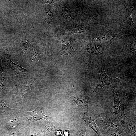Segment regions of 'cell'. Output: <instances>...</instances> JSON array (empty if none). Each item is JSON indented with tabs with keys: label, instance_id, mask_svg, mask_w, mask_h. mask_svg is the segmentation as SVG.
<instances>
[{
	"label": "cell",
	"instance_id": "1",
	"mask_svg": "<svg viewBox=\"0 0 136 136\" xmlns=\"http://www.w3.org/2000/svg\"><path fill=\"white\" fill-rule=\"evenodd\" d=\"M99 72V77L97 84L96 87L92 90V91L97 92H98L104 86L109 85L112 86L113 83L116 80L112 78L106 74L104 69L103 64H98L97 66Z\"/></svg>",
	"mask_w": 136,
	"mask_h": 136
},
{
	"label": "cell",
	"instance_id": "2",
	"mask_svg": "<svg viewBox=\"0 0 136 136\" xmlns=\"http://www.w3.org/2000/svg\"><path fill=\"white\" fill-rule=\"evenodd\" d=\"M124 114L120 113L117 114V119L120 123L123 131L127 134L136 136L135 123H134L127 118Z\"/></svg>",
	"mask_w": 136,
	"mask_h": 136
},
{
	"label": "cell",
	"instance_id": "3",
	"mask_svg": "<svg viewBox=\"0 0 136 136\" xmlns=\"http://www.w3.org/2000/svg\"><path fill=\"white\" fill-rule=\"evenodd\" d=\"M104 124L109 126L116 129L125 134H127L123 131L119 120L110 117H104L102 119Z\"/></svg>",
	"mask_w": 136,
	"mask_h": 136
},
{
	"label": "cell",
	"instance_id": "4",
	"mask_svg": "<svg viewBox=\"0 0 136 136\" xmlns=\"http://www.w3.org/2000/svg\"><path fill=\"white\" fill-rule=\"evenodd\" d=\"M81 117L85 123L91 127L98 136H103L99 128L95 123L94 119L92 116L84 114Z\"/></svg>",
	"mask_w": 136,
	"mask_h": 136
},
{
	"label": "cell",
	"instance_id": "5",
	"mask_svg": "<svg viewBox=\"0 0 136 136\" xmlns=\"http://www.w3.org/2000/svg\"><path fill=\"white\" fill-rule=\"evenodd\" d=\"M25 117L27 119L28 124H29L41 119H44V114L42 112V110L39 114L38 113H37V109L32 111L26 112Z\"/></svg>",
	"mask_w": 136,
	"mask_h": 136
},
{
	"label": "cell",
	"instance_id": "6",
	"mask_svg": "<svg viewBox=\"0 0 136 136\" xmlns=\"http://www.w3.org/2000/svg\"><path fill=\"white\" fill-rule=\"evenodd\" d=\"M72 41L71 39L68 37L62 40L61 53L62 55H68L74 51V49L72 46Z\"/></svg>",
	"mask_w": 136,
	"mask_h": 136
},
{
	"label": "cell",
	"instance_id": "7",
	"mask_svg": "<svg viewBox=\"0 0 136 136\" xmlns=\"http://www.w3.org/2000/svg\"><path fill=\"white\" fill-rule=\"evenodd\" d=\"M100 129H99L103 136H124L126 135L119 131L109 126L102 127Z\"/></svg>",
	"mask_w": 136,
	"mask_h": 136
},
{
	"label": "cell",
	"instance_id": "8",
	"mask_svg": "<svg viewBox=\"0 0 136 136\" xmlns=\"http://www.w3.org/2000/svg\"><path fill=\"white\" fill-rule=\"evenodd\" d=\"M114 98L113 110L114 113L118 114L120 112H124V105L121 103L120 101L118 93L113 92Z\"/></svg>",
	"mask_w": 136,
	"mask_h": 136
},
{
	"label": "cell",
	"instance_id": "9",
	"mask_svg": "<svg viewBox=\"0 0 136 136\" xmlns=\"http://www.w3.org/2000/svg\"><path fill=\"white\" fill-rule=\"evenodd\" d=\"M36 79L33 76L22 86L21 93L22 98H25L29 94L31 86Z\"/></svg>",
	"mask_w": 136,
	"mask_h": 136
},
{
	"label": "cell",
	"instance_id": "10",
	"mask_svg": "<svg viewBox=\"0 0 136 136\" xmlns=\"http://www.w3.org/2000/svg\"><path fill=\"white\" fill-rule=\"evenodd\" d=\"M8 63L11 69L13 70L14 72L17 74L22 73H26L28 72V71L20 66L13 62L11 60L9 54V53L7 55Z\"/></svg>",
	"mask_w": 136,
	"mask_h": 136
},
{
	"label": "cell",
	"instance_id": "11",
	"mask_svg": "<svg viewBox=\"0 0 136 136\" xmlns=\"http://www.w3.org/2000/svg\"><path fill=\"white\" fill-rule=\"evenodd\" d=\"M85 27L84 26H81L75 27L74 28L66 29L64 31L62 32L61 34L65 36L71 35L74 33H82Z\"/></svg>",
	"mask_w": 136,
	"mask_h": 136
},
{
	"label": "cell",
	"instance_id": "12",
	"mask_svg": "<svg viewBox=\"0 0 136 136\" xmlns=\"http://www.w3.org/2000/svg\"><path fill=\"white\" fill-rule=\"evenodd\" d=\"M74 103L78 106L88 107L89 105L94 103V102L84 99L81 96H74Z\"/></svg>",
	"mask_w": 136,
	"mask_h": 136
},
{
	"label": "cell",
	"instance_id": "13",
	"mask_svg": "<svg viewBox=\"0 0 136 136\" xmlns=\"http://www.w3.org/2000/svg\"><path fill=\"white\" fill-rule=\"evenodd\" d=\"M133 9L128 8L126 9V17L127 24L135 28L136 26L133 22L131 18V13Z\"/></svg>",
	"mask_w": 136,
	"mask_h": 136
},
{
	"label": "cell",
	"instance_id": "14",
	"mask_svg": "<svg viewBox=\"0 0 136 136\" xmlns=\"http://www.w3.org/2000/svg\"><path fill=\"white\" fill-rule=\"evenodd\" d=\"M20 46L25 54L30 53L33 50L32 46L30 43H22L20 45Z\"/></svg>",
	"mask_w": 136,
	"mask_h": 136
},
{
	"label": "cell",
	"instance_id": "15",
	"mask_svg": "<svg viewBox=\"0 0 136 136\" xmlns=\"http://www.w3.org/2000/svg\"><path fill=\"white\" fill-rule=\"evenodd\" d=\"M0 110L4 112L8 111L17 110L8 107L5 103L2 101L0 97Z\"/></svg>",
	"mask_w": 136,
	"mask_h": 136
},
{
	"label": "cell",
	"instance_id": "16",
	"mask_svg": "<svg viewBox=\"0 0 136 136\" xmlns=\"http://www.w3.org/2000/svg\"><path fill=\"white\" fill-rule=\"evenodd\" d=\"M46 17L49 24L51 23L53 18V14L51 11L49 10L46 9L45 12Z\"/></svg>",
	"mask_w": 136,
	"mask_h": 136
},
{
	"label": "cell",
	"instance_id": "17",
	"mask_svg": "<svg viewBox=\"0 0 136 136\" xmlns=\"http://www.w3.org/2000/svg\"><path fill=\"white\" fill-rule=\"evenodd\" d=\"M9 124L11 128H15L18 126L19 122L16 119L11 118L9 120Z\"/></svg>",
	"mask_w": 136,
	"mask_h": 136
},
{
	"label": "cell",
	"instance_id": "18",
	"mask_svg": "<svg viewBox=\"0 0 136 136\" xmlns=\"http://www.w3.org/2000/svg\"><path fill=\"white\" fill-rule=\"evenodd\" d=\"M78 136H88V135L87 132L82 131L80 132Z\"/></svg>",
	"mask_w": 136,
	"mask_h": 136
},
{
	"label": "cell",
	"instance_id": "19",
	"mask_svg": "<svg viewBox=\"0 0 136 136\" xmlns=\"http://www.w3.org/2000/svg\"><path fill=\"white\" fill-rule=\"evenodd\" d=\"M19 132L17 131L14 132L9 134L8 136H18Z\"/></svg>",
	"mask_w": 136,
	"mask_h": 136
},
{
	"label": "cell",
	"instance_id": "20",
	"mask_svg": "<svg viewBox=\"0 0 136 136\" xmlns=\"http://www.w3.org/2000/svg\"><path fill=\"white\" fill-rule=\"evenodd\" d=\"M43 1L45 3H49L55 6V5L53 0H43Z\"/></svg>",
	"mask_w": 136,
	"mask_h": 136
},
{
	"label": "cell",
	"instance_id": "21",
	"mask_svg": "<svg viewBox=\"0 0 136 136\" xmlns=\"http://www.w3.org/2000/svg\"><path fill=\"white\" fill-rule=\"evenodd\" d=\"M89 136H97V135L95 133H92Z\"/></svg>",
	"mask_w": 136,
	"mask_h": 136
},
{
	"label": "cell",
	"instance_id": "22",
	"mask_svg": "<svg viewBox=\"0 0 136 136\" xmlns=\"http://www.w3.org/2000/svg\"><path fill=\"white\" fill-rule=\"evenodd\" d=\"M124 136H131L128 134H126Z\"/></svg>",
	"mask_w": 136,
	"mask_h": 136
}]
</instances>
